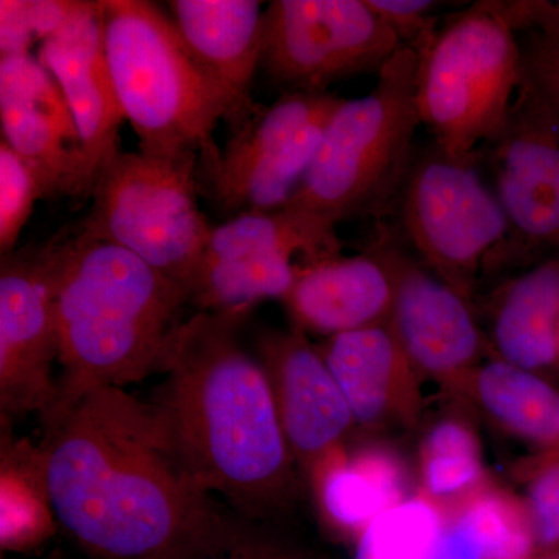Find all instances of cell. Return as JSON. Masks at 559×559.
Segmentation results:
<instances>
[{"label":"cell","mask_w":559,"mask_h":559,"mask_svg":"<svg viewBox=\"0 0 559 559\" xmlns=\"http://www.w3.org/2000/svg\"><path fill=\"white\" fill-rule=\"evenodd\" d=\"M200 164L197 154L120 153L98 176L81 226L130 250L187 293L213 229L198 202Z\"/></svg>","instance_id":"obj_7"},{"label":"cell","mask_w":559,"mask_h":559,"mask_svg":"<svg viewBox=\"0 0 559 559\" xmlns=\"http://www.w3.org/2000/svg\"><path fill=\"white\" fill-rule=\"evenodd\" d=\"M318 348L347 401L355 428H417L425 409V380L388 322L337 334Z\"/></svg>","instance_id":"obj_16"},{"label":"cell","mask_w":559,"mask_h":559,"mask_svg":"<svg viewBox=\"0 0 559 559\" xmlns=\"http://www.w3.org/2000/svg\"><path fill=\"white\" fill-rule=\"evenodd\" d=\"M55 521L40 485L32 450L3 444L2 539L3 550H28L53 533Z\"/></svg>","instance_id":"obj_27"},{"label":"cell","mask_w":559,"mask_h":559,"mask_svg":"<svg viewBox=\"0 0 559 559\" xmlns=\"http://www.w3.org/2000/svg\"><path fill=\"white\" fill-rule=\"evenodd\" d=\"M46 198L38 173L9 143L0 142V253L16 250L35 202Z\"/></svg>","instance_id":"obj_30"},{"label":"cell","mask_w":559,"mask_h":559,"mask_svg":"<svg viewBox=\"0 0 559 559\" xmlns=\"http://www.w3.org/2000/svg\"><path fill=\"white\" fill-rule=\"evenodd\" d=\"M444 506L418 491L369 524L355 559H428L444 524Z\"/></svg>","instance_id":"obj_28"},{"label":"cell","mask_w":559,"mask_h":559,"mask_svg":"<svg viewBox=\"0 0 559 559\" xmlns=\"http://www.w3.org/2000/svg\"><path fill=\"white\" fill-rule=\"evenodd\" d=\"M524 81L521 44L491 0L473 3L418 50L417 108L437 148L480 160L502 135Z\"/></svg>","instance_id":"obj_6"},{"label":"cell","mask_w":559,"mask_h":559,"mask_svg":"<svg viewBox=\"0 0 559 559\" xmlns=\"http://www.w3.org/2000/svg\"><path fill=\"white\" fill-rule=\"evenodd\" d=\"M521 49L525 79L559 117V33H528Z\"/></svg>","instance_id":"obj_32"},{"label":"cell","mask_w":559,"mask_h":559,"mask_svg":"<svg viewBox=\"0 0 559 559\" xmlns=\"http://www.w3.org/2000/svg\"><path fill=\"white\" fill-rule=\"evenodd\" d=\"M336 226L294 207L231 216L210 234L207 259L286 255L300 264L341 255Z\"/></svg>","instance_id":"obj_24"},{"label":"cell","mask_w":559,"mask_h":559,"mask_svg":"<svg viewBox=\"0 0 559 559\" xmlns=\"http://www.w3.org/2000/svg\"><path fill=\"white\" fill-rule=\"evenodd\" d=\"M198 559H310L300 551L280 546L277 543L242 527L237 535L207 551Z\"/></svg>","instance_id":"obj_35"},{"label":"cell","mask_w":559,"mask_h":559,"mask_svg":"<svg viewBox=\"0 0 559 559\" xmlns=\"http://www.w3.org/2000/svg\"><path fill=\"white\" fill-rule=\"evenodd\" d=\"M388 325L423 380L463 404L471 378L491 358L474 305L395 250V296Z\"/></svg>","instance_id":"obj_13"},{"label":"cell","mask_w":559,"mask_h":559,"mask_svg":"<svg viewBox=\"0 0 559 559\" xmlns=\"http://www.w3.org/2000/svg\"><path fill=\"white\" fill-rule=\"evenodd\" d=\"M463 404L536 451L559 450V385L489 358L471 378Z\"/></svg>","instance_id":"obj_23"},{"label":"cell","mask_w":559,"mask_h":559,"mask_svg":"<svg viewBox=\"0 0 559 559\" xmlns=\"http://www.w3.org/2000/svg\"><path fill=\"white\" fill-rule=\"evenodd\" d=\"M513 476L521 485L536 549L559 546V450L536 451L518 460Z\"/></svg>","instance_id":"obj_29"},{"label":"cell","mask_w":559,"mask_h":559,"mask_svg":"<svg viewBox=\"0 0 559 559\" xmlns=\"http://www.w3.org/2000/svg\"><path fill=\"white\" fill-rule=\"evenodd\" d=\"M444 510L443 528L428 559H528L536 550L521 496L491 480Z\"/></svg>","instance_id":"obj_22"},{"label":"cell","mask_w":559,"mask_h":559,"mask_svg":"<svg viewBox=\"0 0 559 559\" xmlns=\"http://www.w3.org/2000/svg\"><path fill=\"white\" fill-rule=\"evenodd\" d=\"M255 352L305 484L334 451L347 444L356 429L352 412L318 345L307 334L296 329L264 331Z\"/></svg>","instance_id":"obj_14"},{"label":"cell","mask_w":559,"mask_h":559,"mask_svg":"<svg viewBox=\"0 0 559 559\" xmlns=\"http://www.w3.org/2000/svg\"><path fill=\"white\" fill-rule=\"evenodd\" d=\"M370 7L392 32L399 36L403 46L419 50L437 32L436 16L432 11L439 3L430 0H367Z\"/></svg>","instance_id":"obj_31"},{"label":"cell","mask_w":559,"mask_h":559,"mask_svg":"<svg viewBox=\"0 0 559 559\" xmlns=\"http://www.w3.org/2000/svg\"><path fill=\"white\" fill-rule=\"evenodd\" d=\"M418 51L403 46L378 73V83L331 116L307 175L286 207L337 227L380 212L401 190L419 124Z\"/></svg>","instance_id":"obj_5"},{"label":"cell","mask_w":559,"mask_h":559,"mask_svg":"<svg viewBox=\"0 0 559 559\" xmlns=\"http://www.w3.org/2000/svg\"><path fill=\"white\" fill-rule=\"evenodd\" d=\"M64 230L0 259L2 421L43 417L57 396V285Z\"/></svg>","instance_id":"obj_11"},{"label":"cell","mask_w":559,"mask_h":559,"mask_svg":"<svg viewBox=\"0 0 559 559\" xmlns=\"http://www.w3.org/2000/svg\"><path fill=\"white\" fill-rule=\"evenodd\" d=\"M514 32L559 33V0H491Z\"/></svg>","instance_id":"obj_34"},{"label":"cell","mask_w":559,"mask_h":559,"mask_svg":"<svg viewBox=\"0 0 559 559\" xmlns=\"http://www.w3.org/2000/svg\"><path fill=\"white\" fill-rule=\"evenodd\" d=\"M248 316L198 312L180 322L151 407L194 484L261 520L293 506L301 477L266 371L238 337Z\"/></svg>","instance_id":"obj_2"},{"label":"cell","mask_w":559,"mask_h":559,"mask_svg":"<svg viewBox=\"0 0 559 559\" xmlns=\"http://www.w3.org/2000/svg\"><path fill=\"white\" fill-rule=\"evenodd\" d=\"M33 450L55 521L92 559H198L237 535L173 452L153 407L90 390Z\"/></svg>","instance_id":"obj_1"},{"label":"cell","mask_w":559,"mask_h":559,"mask_svg":"<svg viewBox=\"0 0 559 559\" xmlns=\"http://www.w3.org/2000/svg\"><path fill=\"white\" fill-rule=\"evenodd\" d=\"M305 485L323 524L353 540L384 511L411 496L403 459L382 443L345 444Z\"/></svg>","instance_id":"obj_21"},{"label":"cell","mask_w":559,"mask_h":559,"mask_svg":"<svg viewBox=\"0 0 559 559\" xmlns=\"http://www.w3.org/2000/svg\"><path fill=\"white\" fill-rule=\"evenodd\" d=\"M395 296V249L300 264L283 304L293 329L329 337L381 325Z\"/></svg>","instance_id":"obj_17"},{"label":"cell","mask_w":559,"mask_h":559,"mask_svg":"<svg viewBox=\"0 0 559 559\" xmlns=\"http://www.w3.org/2000/svg\"><path fill=\"white\" fill-rule=\"evenodd\" d=\"M87 0H24L28 25L36 40L55 38L94 7Z\"/></svg>","instance_id":"obj_33"},{"label":"cell","mask_w":559,"mask_h":559,"mask_svg":"<svg viewBox=\"0 0 559 559\" xmlns=\"http://www.w3.org/2000/svg\"><path fill=\"white\" fill-rule=\"evenodd\" d=\"M35 43L24 0H0V58L32 55Z\"/></svg>","instance_id":"obj_36"},{"label":"cell","mask_w":559,"mask_h":559,"mask_svg":"<svg viewBox=\"0 0 559 559\" xmlns=\"http://www.w3.org/2000/svg\"><path fill=\"white\" fill-rule=\"evenodd\" d=\"M300 264L286 255L207 259L191 278L187 296L198 312H250L263 300H283Z\"/></svg>","instance_id":"obj_25"},{"label":"cell","mask_w":559,"mask_h":559,"mask_svg":"<svg viewBox=\"0 0 559 559\" xmlns=\"http://www.w3.org/2000/svg\"><path fill=\"white\" fill-rule=\"evenodd\" d=\"M479 162L437 146L412 162L401 187V215L423 263L474 305L480 278L503 270L510 226Z\"/></svg>","instance_id":"obj_8"},{"label":"cell","mask_w":559,"mask_h":559,"mask_svg":"<svg viewBox=\"0 0 559 559\" xmlns=\"http://www.w3.org/2000/svg\"><path fill=\"white\" fill-rule=\"evenodd\" d=\"M487 314L491 358L559 385V259L502 283Z\"/></svg>","instance_id":"obj_20"},{"label":"cell","mask_w":559,"mask_h":559,"mask_svg":"<svg viewBox=\"0 0 559 559\" xmlns=\"http://www.w3.org/2000/svg\"><path fill=\"white\" fill-rule=\"evenodd\" d=\"M171 21L193 60L229 97L231 131L259 109L253 76L261 66L264 11L259 0H171Z\"/></svg>","instance_id":"obj_19"},{"label":"cell","mask_w":559,"mask_h":559,"mask_svg":"<svg viewBox=\"0 0 559 559\" xmlns=\"http://www.w3.org/2000/svg\"><path fill=\"white\" fill-rule=\"evenodd\" d=\"M186 289L130 250L83 226L64 230L57 285L58 364L53 404L64 411L90 390L119 388L160 371Z\"/></svg>","instance_id":"obj_3"},{"label":"cell","mask_w":559,"mask_h":559,"mask_svg":"<svg viewBox=\"0 0 559 559\" xmlns=\"http://www.w3.org/2000/svg\"><path fill=\"white\" fill-rule=\"evenodd\" d=\"M2 140L38 173L47 197H91L79 130L38 57L0 58Z\"/></svg>","instance_id":"obj_15"},{"label":"cell","mask_w":559,"mask_h":559,"mask_svg":"<svg viewBox=\"0 0 559 559\" xmlns=\"http://www.w3.org/2000/svg\"><path fill=\"white\" fill-rule=\"evenodd\" d=\"M38 60L53 75L75 121L92 193L103 168L121 153L124 120L106 64L100 0L60 35L40 43Z\"/></svg>","instance_id":"obj_18"},{"label":"cell","mask_w":559,"mask_h":559,"mask_svg":"<svg viewBox=\"0 0 559 559\" xmlns=\"http://www.w3.org/2000/svg\"><path fill=\"white\" fill-rule=\"evenodd\" d=\"M106 64L124 120L151 156H219L213 131L234 106L200 68L171 17L148 0H100Z\"/></svg>","instance_id":"obj_4"},{"label":"cell","mask_w":559,"mask_h":559,"mask_svg":"<svg viewBox=\"0 0 559 559\" xmlns=\"http://www.w3.org/2000/svg\"><path fill=\"white\" fill-rule=\"evenodd\" d=\"M418 491L441 506L465 498L491 480L479 436L468 421L443 418L425 433L418 450Z\"/></svg>","instance_id":"obj_26"},{"label":"cell","mask_w":559,"mask_h":559,"mask_svg":"<svg viewBox=\"0 0 559 559\" xmlns=\"http://www.w3.org/2000/svg\"><path fill=\"white\" fill-rule=\"evenodd\" d=\"M344 102L330 92H288L231 131L200 178L226 213L286 207L307 175L326 124Z\"/></svg>","instance_id":"obj_9"},{"label":"cell","mask_w":559,"mask_h":559,"mask_svg":"<svg viewBox=\"0 0 559 559\" xmlns=\"http://www.w3.org/2000/svg\"><path fill=\"white\" fill-rule=\"evenodd\" d=\"M403 47L367 0H274L264 10L260 68L289 92H326L373 72Z\"/></svg>","instance_id":"obj_10"},{"label":"cell","mask_w":559,"mask_h":559,"mask_svg":"<svg viewBox=\"0 0 559 559\" xmlns=\"http://www.w3.org/2000/svg\"><path fill=\"white\" fill-rule=\"evenodd\" d=\"M491 168L510 226L503 267L559 249V117L525 76L491 145Z\"/></svg>","instance_id":"obj_12"},{"label":"cell","mask_w":559,"mask_h":559,"mask_svg":"<svg viewBox=\"0 0 559 559\" xmlns=\"http://www.w3.org/2000/svg\"><path fill=\"white\" fill-rule=\"evenodd\" d=\"M557 559H559V557Z\"/></svg>","instance_id":"obj_37"}]
</instances>
